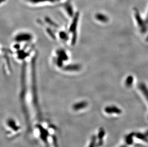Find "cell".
<instances>
[{
    "label": "cell",
    "mask_w": 148,
    "mask_h": 147,
    "mask_svg": "<svg viewBox=\"0 0 148 147\" xmlns=\"http://www.w3.org/2000/svg\"><path fill=\"white\" fill-rule=\"evenodd\" d=\"M5 129L7 135L9 137H14L19 135L21 131L20 124L12 118H9L5 123Z\"/></svg>",
    "instance_id": "cell-1"
},
{
    "label": "cell",
    "mask_w": 148,
    "mask_h": 147,
    "mask_svg": "<svg viewBox=\"0 0 148 147\" xmlns=\"http://www.w3.org/2000/svg\"><path fill=\"white\" fill-rule=\"evenodd\" d=\"M135 12V16H136V21L138 23V24L141 29V32H144L146 31V24L144 23V21L141 19L140 17V15L139 13V12L136 11Z\"/></svg>",
    "instance_id": "cell-2"
},
{
    "label": "cell",
    "mask_w": 148,
    "mask_h": 147,
    "mask_svg": "<svg viewBox=\"0 0 148 147\" xmlns=\"http://www.w3.org/2000/svg\"><path fill=\"white\" fill-rule=\"evenodd\" d=\"M31 39V36L26 33H21L16 37V40L17 42L28 41Z\"/></svg>",
    "instance_id": "cell-3"
},
{
    "label": "cell",
    "mask_w": 148,
    "mask_h": 147,
    "mask_svg": "<svg viewBox=\"0 0 148 147\" xmlns=\"http://www.w3.org/2000/svg\"><path fill=\"white\" fill-rule=\"evenodd\" d=\"M87 106V103L85 101H80L73 105L72 108L74 111L76 112L81 110Z\"/></svg>",
    "instance_id": "cell-4"
},
{
    "label": "cell",
    "mask_w": 148,
    "mask_h": 147,
    "mask_svg": "<svg viewBox=\"0 0 148 147\" xmlns=\"http://www.w3.org/2000/svg\"><path fill=\"white\" fill-rule=\"evenodd\" d=\"M105 111L106 113H117L119 114L121 112V111L120 109L118 108L117 107H106L105 108Z\"/></svg>",
    "instance_id": "cell-5"
},
{
    "label": "cell",
    "mask_w": 148,
    "mask_h": 147,
    "mask_svg": "<svg viewBox=\"0 0 148 147\" xmlns=\"http://www.w3.org/2000/svg\"><path fill=\"white\" fill-rule=\"evenodd\" d=\"M139 89L141 90V91L142 92V93L143 94L144 96L146 98L148 101V89L147 87L143 83H140L139 85Z\"/></svg>",
    "instance_id": "cell-6"
},
{
    "label": "cell",
    "mask_w": 148,
    "mask_h": 147,
    "mask_svg": "<svg viewBox=\"0 0 148 147\" xmlns=\"http://www.w3.org/2000/svg\"><path fill=\"white\" fill-rule=\"evenodd\" d=\"M96 17L97 20L100 21V22H101L105 23L108 21L107 17L103 14H102V13L97 14Z\"/></svg>",
    "instance_id": "cell-7"
},
{
    "label": "cell",
    "mask_w": 148,
    "mask_h": 147,
    "mask_svg": "<svg viewBox=\"0 0 148 147\" xmlns=\"http://www.w3.org/2000/svg\"><path fill=\"white\" fill-rule=\"evenodd\" d=\"M133 82V77L131 76H128L125 81V85L127 87H129L132 85Z\"/></svg>",
    "instance_id": "cell-8"
},
{
    "label": "cell",
    "mask_w": 148,
    "mask_h": 147,
    "mask_svg": "<svg viewBox=\"0 0 148 147\" xmlns=\"http://www.w3.org/2000/svg\"><path fill=\"white\" fill-rule=\"evenodd\" d=\"M28 2L33 3V4H37L40 3H44V2H50L54 3L56 0H28Z\"/></svg>",
    "instance_id": "cell-9"
},
{
    "label": "cell",
    "mask_w": 148,
    "mask_h": 147,
    "mask_svg": "<svg viewBox=\"0 0 148 147\" xmlns=\"http://www.w3.org/2000/svg\"><path fill=\"white\" fill-rule=\"evenodd\" d=\"M133 135H132L131 134L128 136L127 138H126V142L128 144H131L132 143V136Z\"/></svg>",
    "instance_id": "cell-10"
},
{
    "label": "cell",
    "mask_w": 148,
    "mask_h": 147,
    "mask_svg": "<svg viewBox=\"0 0 148 147\" xmlns=\"http://www.w3.org/2000/svg\"><path fill=\"white\" fill-rule=\"evenodd\" d=\"M78 69V66L76 65L75 66H70L69 68H67V70H70V71H74V70H77Z\"/></svg>",
    "instance_id": "cell-11"
},
{
    "label": "cell",
    "mask_w": 148,
    "mask_h": 147,
    "mask_svg": "<svg viewBox=\"0 0 148 147\" xmlns=\"http://www.w3.org/2000/svg\"><path fill=\"white\" fill-rule=\"evenodd\" d=\"M137 137H138V138L140 139H142L143 140H144L145 141H147L148 139H147V138L146 137V136L143 135H142L141 134H137Z\"/></svg>",
    "instance_id": "cell-12"
},
{
    "label": "cell",
    "mask_w": 148,
    "mask_h": 147,
    "mask_svg": "<svg viewBox=\"0 0 148 147\" xmlns=\"http://www.w3.org/2000/svg\"><path fill=\"white\" fill-rule=\"evenodd\" d=\"M146 22H147V24H148V15H147V20H146Z\"/></svg>",
    "instance_id": "cell-13"
},
{
    "label": "cell",
    "mask_w": 148,
    "mask_h": 147,
    "mask_svg": "<svg viewBox=\"0 0 148 147\" xmlns=\"http://www.w3.org/2000/svg\"><path fill=\"white\" fill-rule=\"evenodd\" d=\"M146 41H148V37H147V38H146Z\"/></svg>",
    "instance_id": "cell-14"
},
{
    "label": "cell",
    "mask_w": 148,
    "mask_h": 147,
    "mask_svg": "<svg viewBox=\"0 0 148 147\" xmlns=\"http://www.w3.org/2000/svg\"><path fill=\"white\" fill-rule=\"evenodd\" d=\"M147 135H148V131L147 132Z\"/></svg>",
    "instance_id": "cell-15"
}]
</instances>
